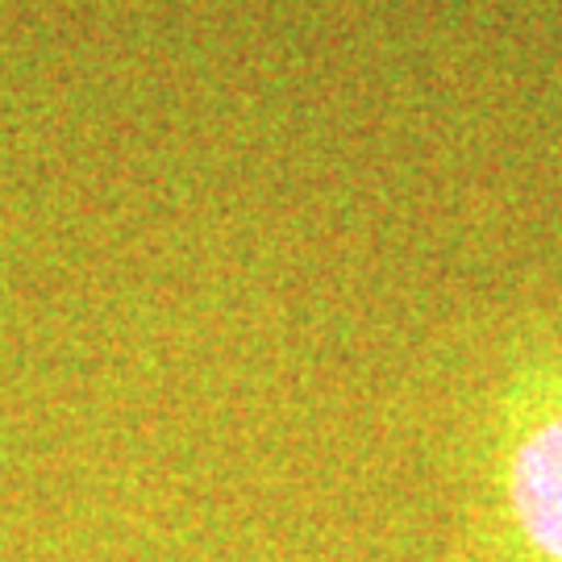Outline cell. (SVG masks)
<instances>
[{
  "instance_id": "6da1fadb",
  "label": "cell",
  "mask_w": 562,
  "mask_h": 562,
  "mask_svg": "<svg viewBox=\"0 0 562 562\" xmlns=\"http://www.w3.org/2000/svg\"><path fill=\"white\" fill-rule=\"evenodd\" d=\"M442 562H562V322L525 317L442 446Z\"/></svg>"
}]
</instances>
